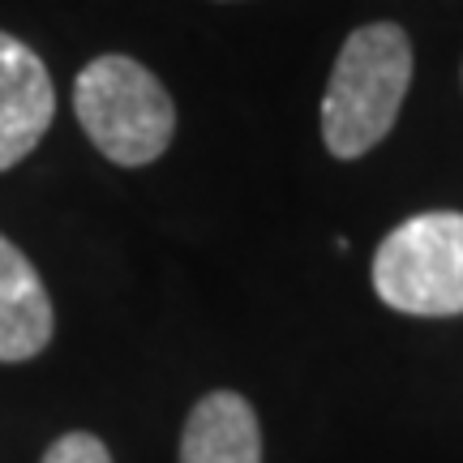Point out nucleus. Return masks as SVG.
I'll use <instances>...</instances> for the list:
<instances>
[{"instance_id":"6","label":"nucleus","mask_w":463,"mask_h":463,"mask_svg":"<svg viewBox=\"0 0 463 463\" xmlns=\"http://www.w3.org/2000/svg\"><path fill=\"white\" fill-rule=\"evenodd\" d=\"M181 463H262V420L241 391L202 395L181 430Z\"/></svg>"},{"instance_id":"7","label":"nucleus","mask_w":463,"mask_h":463,"mask_svg":"<svg viewBox=\"0 0 463 463\" xmlns=\"http://www.w3.org/2000/svg\"><path fill=\"white\" fill-rule=\"evenodd\" d=\"M39 463H112V450H108V442H103L99 433L69 430L43 450Z\"/></svg>"},{"instance_id":"4","label":"nucleus","mask_w":463,"mask_h":463,"mask_svg":"<svg viewBox=\"0 0 463 463\" xmlns=\"http://www.w3.org/2000/svg\"><path fill=\"white\" fill-rule=\"evenodd\" d=\"M56 116V86L39 52L0 31V172L17 167L43 142Z\"/></svg>"},{"instance_id":"5","label":"nucleus","mask_w":463,"mask_h":463,"mask_svg":"<svg viewBox=\"0 0 463 463\" xmlns=\"http://www.w3.org/2000/svg\"><path fill=\"white\" fill-rule=\"evenodd\" d=\"M56 335V309L34 262L0 236V364L43 356Z\"/></svg>"},{"instance_id":"3","label":"nucleus","mask_w":463,"mask_h":463,"mask_svg":"<svg viewBox=\"0 0 463 463\" xmlns=\"http://www.w3.org/2000/svg\"><path fill=\"white\" fill-rule=\"evenodd\" d=\"M369 279L395 314H463V211H425L391 228L373 249Z\"/></svg>"},{"instance_id":"1","label":"nucleus","mask_w":463,"mask_h":463,"mask_svg":"<svg viewBox=\"0 0 463 463\" xmlns=\"http://www.w3.org/2000/svg\"><path fill=\"white\" fill-rule=\"evenodd\" d=\"M412 39L399 22H364L344 39L322 95V142L335 159H361L395 129L412 86Z\"/></svg>"},{"instance_id":"2","label":"nucleus","mask_w":463,"mask_h":463,"mask_svg":"<svg viewBox=\"0 0 463 463\" xmlns=\"http://www.w3.org/2000/svg\"><path fill=\"white\" fill-rule=\"evenodd\" d=\"M73 116L90 146L116 167L155 164L176 137V103L142 61L108 52L73 82Z\"/></svg>"}]
</instances>
